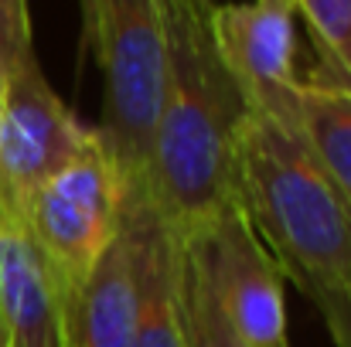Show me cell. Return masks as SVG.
Here are the masks:
<instances>
[{"label": "cell", "instance_id": "15", "mask_svg": "<svg viewBox=\"0 0 351 347\" xmlns=\"http://www.w3.org/2000/svg\"><path fill=\"white\" fill-rule=\"evenodd\" d=\"M31 14L27 0H0V65H14L17 58L31 55Z\"/></svg>", "mask_w": 351, "mask_h": 347}, {"label": "cell", "instance_id": "12", "mask_svg": "<svg viewBox=\"0 0 351 347\" xmlns=\"http://www.w3.org/2000/svg\"><path fill=\"white\" fill-rule=\"evenodd\" d=\"M174 293L184 347H242L219 310L202 252L188 231L174 229Z\"/></svg>", "mask_w": 351, "mask_h": 347}, {"label": "cell", "instance_id": "7", "mask_svg": "<svg viewBox=\"0 0 351 347\" xmlns=\"http://www.w3.org/2000/svg\"><path fill=\"white\" fill-rule=\"evenodd\" d=\"M212 34L235 79L245 110L273 123L297 126V10L290 0L215 3Z\"/></svg>", "mask_w": 351, "mask_h": 347}, {"label": "cell", "instance_id": "2", "mask_svg": "<svg viewBox=\"0 0 351 347\" xmlns=\"http://www.w3.org/2000/svg\"><path fill=\"white\" fill-rule=\"evenodd\" d=\"M232 198L300 293L351 279V208L297 126L245 113L232 143Z\"/></svg>", "mask_w": 351, "mask_h": 347}, {"label": "cell", "instance_id": "11", "mask_svg": "<svg viewBox=\"0 0 351 347\" xmlns=\"http://www.w3.org/2000/svg\"><path fill=\"white\" fill-rule=\"evenodd\" d=\"M297 129L351 208V92L304 82L297 99Z\"/></svg>", "mask_w": 351, "mask_h": 347}, {"label": "cell", "instance_id": "10", "mask_svg": "<svg viewBox=\"0 0 351 347\" xmlns=\"http://www.w3.org/2000/svg\"><path fill=\"white\" fill-rule=\"evenodd\" d=\"M133 347H184L174 293V229L140 184V310Z\"/></svg>", "mask_w": 351, "mask_h": 347}, {"label": "cell", "instance_id": "17", "mask_svg": "<svg viewBox=\"0 0 351 347\" xmlns=\"http://www.w3.org/2000/svg\"><path fill=\"white\" fill-rule=\"evenodd\" d=\"M0 347H7V327H3V313H0Z\"/></svg>", "mask_w": 351, "mask_h": 347}, {"label": "cell", "instance_id": "8", "mask_svg": "<svg viewBox=\"0 0 351 347\" xmlns=\"http://www.w3.org/2000/svg\"><path fill=\"white\" fill-rule=\"evenodd\" d=\"M140 184L123 191L117 238L82 283L65 290L62 347H133L140 310Z\"/></svg>", "mask_w": 351, "mask_h": 347}, {"label": "cell", "instance_id": "3", "mask_svg": "<svg viewBox=\"0 0 351 347\" xmlns=\"http://www.w3.org/2000/svg\"><path fill=\"white\" fill-rule=\"evenodd\" d=\"M86 44L106 82L99 136L123 184L147 181V157L164 82V31L157 0H79Z\"/></svg>", "mask_w": 351, "mask_h": 347}, {"label": "cell", "instance_id": "14", "mask_svg": "<svg viewBox=\"0 0 351 347\" xmlns=\"http://www.w3.org/2000/svg\"><path fill=\"white\" fill-rule=\"evenodd\" d=\"M304 296L317 307L335 347H351V279L311 286V290H304Z\"/></svg>", "mask_w": 351, "mask_h": 347}, {"label": "cell", "instance_id": "13", "mask_svg": "<svg viewBox=\"0 0 351 347\" xmlns=\"http://www.w3.org/2000/svg\"><path fill=\"white\" fill-rule=\"evenodd\" d=\"M297 17H304L321 62V86H335L351 92V0H290Z\"/></svg>", "mask_w": 351, "mask_h": 347}, {"label": "cell", "instance_id": "5", "mask_svg": "<svg viewBox=\"0 0 351 347\" xmlns=\"http://www.w3.org/2000/svg\"><path fill=\"white\" fill-rule=\"evenodd\" d=\"M123 174L99 129L93 146L62 167L27 205L21 229L34 238L45 259L62 276L65 290L86 279L123 218Z\"/></svg>", "mask_w": 351, "mask_h": 347}, {"label": "cell", "instance_id": "16", "mask_svg": "<svg viewBox=\"0 0 351 347\" xmlns=\"http://www.w3.org/2000/svg\"><path fill=\"white\" fill-rule=\"evenodd\" d=\"M7 65H0V123H3V96H7Z\"/></svg>", "mask_w": 351, "mask_h": 347}, {"label": "cell", "instance_id": "18", "mask_svg": "<svg viewBox=\"0 0 351 347\" xmlns=\"http://www.w3.org/2000/svg\"><path fill=\"white\" fill-rule=\"evenodd\" d=\"M0 229H3V218H0Z\"/></svg>", "mask_w": 351, "mask_h": 347}, {"label": "cell", "instance_id": "1", "mask_svg": "<svg viewBox=\"0 0 351 347\" xmlns=\"http://www.w3.org/2000/svg\"><path fill=\"white\" fill-rule=\"evenodd\" d=\"M164 82L147 157V194L171 229L208 222L232 198V143L245 99L215 34V0H157Z\"/></svg>", "mask_w": 351, "mask_h": 347}, {"label": "cell", "instance_id": "4", "mask_svg": "<svg viewBox=\"0 0 351 347\" xmlns=\"http://www.w3.org/2000/svg\"><path fill=\"white\" fill-rule=\"evenodd\" d=\"M96 140V129L72 113L45 79L34 51L7 72L0 123V218L21 225L31 198Z\"/></svg>", "mask_w": 351, "mask_h": 347}, {"label": "cell", "instance_id": "9", "mask_svg": "<svg viewBox=\"0 0 351 347\" xmlns=\"http://www.w3.org/2000/svg\"><path fill=\"white\" fill-rule=\"evenodd\" d=\"M0 313L7 347H62L65 283L21 225L0 229Z\"/></svg>", "mask_w": 351, "mask_h": 347}, {"label": "cell", "instance_id": "6", "mask_svg": "<svg viewBox=\"0 0 351 347\" xmlns=\"http://www.w3.org/2000/svg\"><path fill=\"white\" fill-rule=\"evenodd\" d=\"M188 231L202 252L219 310L242 347H290L283 272L252 231L242 208L229 198L208 222Z\"/></svg>", "mask_w": 351, "mask_h": 347}]
</instances>
